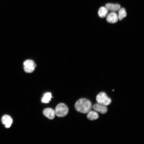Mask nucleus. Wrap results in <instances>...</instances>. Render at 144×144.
Wrapping results in <instances>:
<instances>
[{"label": "nucleus", "mask_w": 144, "mask_h": 144, "mask_svg": "<svg viewBox=\"0 0 144 144\" xmlns=\"http://www.w3.org/2000/svg\"><path fill=\"white\" fill-rule=\"evenodd\" d=\"M96 100L98 103L105 106L110 105L112 101L111 99L103 92H101L97 95Z\"/></svg>", "instance_id": "nucleus-3"}, {"label": "nucleus", "mask_w": 144, "mask_h": 144, "mask_svg": "<svg viewBox=\"0 0 144 144\" xmlns=\"http://www.w3.org/2000/svg\"><path fill=\"white\" fill-rule=\"evenodd\" d=\"M109 11L106 7H102L99 9L98 14L100 17L102 18H103L106 16Z\"/></svg>", "instance_id": "nucleus-11"}, {"label": "nucleus", "mask_w": 144, "mask_h": 144, "mask_svg": "<svg viewBox=\"0 0 144 144\" xmlns=\"http://www.w3.org/2000/svg\"><path fill=\"white\" fill-rule=\"evenodd\" d=\"M106 19L107 21L110 23H115L118 21V16L116 13L112 12L108 14Z\"/></svg>", "instance_id": "nucleus-7"}, {"label": "nucleus", "mask_w": 144, "mask_h": 144, "mask_svg": "<svg viewBox=\"0 0 144 144\" xmlns=\"http://www.w3.org/2000/svg\"><path fill=\"white\" fill-rule=\"evenodd\" d=\"M105 7L108 10L113 12L119 11L121 7L119 4H107L106 5Z\"/></svg>", "instance_id": "nucleus-9"}, {"label": "nucleus", "mask_w": 144, "mask_h": 144, "mask_svg": "<svg viewBox=\"0 0 144 144\" xmlns=\"http://www.w3.org/2000/svg\"><path fill=\"white\" fill-rule=\"evenodd\" d=\"M52 97L51 93L47 92L45 93L42 99V102L45 103H49Z\"/></svg>", "instance_id": "nucleus-12"}, {"label": "nucleus", "mask_w": 144, "mask_h": 144, "mask_svg": "<svg viewBox=\"0 0 144 144\" xmlns=\"http://www.w3.org/2000/svg\"><path fill=\"white\" fill-rule=\"evenodd\" d=\"M2 120L3 124L5 125L6 128H9L11 127L13 120L10 116L7 115L4 116L2 117Z\"/></svg>", "instance_id": "nucleus-8"}, {"label": "nucleus", "mask_w": 144, "mask_h": 144, "mask_svg": "<svg viewBox=\"0 0 144 144\" xmlns=\"http://www.w3.org/2000/svg\"><path fill=\"white\" fill-rule=\"evenodd\" d=\"M75 107L78 112L86 114L91 110L92 105L91 102L89 100L86 99L82 98L76 103Z\"/></svg>", "instance_id": "nucleus-1"}, {"label": "nucleus", "mask_w": 144, "mask_h": 144, "mask_svg": "<svg viewBox=\"0 0 144 144\" xmlns=\"http://www.w3.org/2000/svg\"><path fill=\"white\" fill-rule=\"evenodd\" d=\"M24 69L27 73H32L34 70L36 65L34 62L31 60H27L24 62Z\"/></svg>", "instance_id": "nucleus-4"}, {"label": "nucleus", "mask_w": 144, "mask_h": 144, "mask_svg": "<svg viewBox=\"0 0 144 144\" xmlns=\"http://www.w3.org/2000/svg\"><path fill=\"white\" fill-rule=\"evenodd\" d=\"M88 113L87 117L90 120H97L99 118L98 114L96 112L91 111Z\"/></svg>", "instance_id": "nucleus-10"}, {"label": "nucleus", "mask_w": 144, "mask_h": 144, "mask_svg": "<svg viewBox=\"0 0 144 144\" xmlns=\"http://www.w3.org/2000/svg\"><path fill=\"white\" fill-rule=\"evenodd\" d=\"M44 115L50 120H53L55 116V110L52 108H48L45 109L43 111Z\"/></svg>", "instance_id": "nucleus-5"}, {"label": "nucleus", "mask_w": 144, "mask_h": 144, "mask_svg": "<svg viewBox=\"0 0 144 144\" xmlns=\"http://www.w3.org/2000/svg\"><path fill=\"white\" fill-rule=\"evenodd\" d=\"M69 111L67 106L63 103L58 104L56 107L55 110L56 115L60 117L66 116L68 114Z\"/></svg>", "instance_id": "nucleus-2"}, {"label": "nucleus", "mask_w": 144, "mask_h": 144, "mask_svg": "<svg viewBox=\"0 0 144 144\" xmlns=\"http://www.w3.org/2000/svg\"><path fill=\"white\" fill-rule=\"evenodd\" d=\"M94 110L95 111L105 114L107 111V109L106 106L99 104H96L93 106Z\"/></svg>", "instance_id": "nucleus-6"}, {"label": "nucleus", "mask_w": 144, "mask_h": 144, "mask_svg": "<svg viewBox=\"0 0 144 144\" xmlns=\"http://www.w3.org/2000/svg\"><path fill=\"white\" fill-rule=\"evenodd\" d=\"M118 13V18L120 21L121 20L127 16L126 12L124 8H120L119 11Z\"/></svg>", "instance_id": "nucleus-13"}]
</instances>
